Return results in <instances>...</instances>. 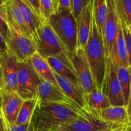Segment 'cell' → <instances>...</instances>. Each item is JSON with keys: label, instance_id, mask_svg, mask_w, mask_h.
<instances>
[{"label": "cell", "instance_id": "83f0119b", "mask_svg": "<svg viewBox=\"0 0 131 131\" xmlns=\"http://www.w3.org/2000/svg\"><path fill=\"white\" fill-rule=\"evenodd\" d=\"M91 0H70V10L75 19Z\"/></svg>", "mask_w": 131, "mask_h": 131}, {"label": "cell", "instance_id": "1f68e13d", "mask_svg": "<svg viewBox=\"0 0 131 131\" xmlns=\"http://www.w3.org/2000/svg\"><path fill=\"white\" fill-rule=\"evenodd\" d=\"M127 110L128 120H129V126H131V88L129 100L127 104Z\"/></svg>", "mask_w": 131, "mask_h": 131}, {"label": "cell", "instance_id": "f35d334b", "mask_svg": "<svg viewBox=\"0 0 131 131\" xmlns=\"http://www.w3.org/2000/svg\"></svg>", "mask_w": 131, "mask_h": 131}, {"label": "cell", "instance_id": "e0dca14e", "mask_svg": "<svg viewBox=\"0 0 131 131\" xmlns=\"http://www.w3.org/2000/svg\"><path fill=\"white\" fill-rule=\"evenodd\" d=\"M93 113H94L101 120L106 122L118 124V125H125V124L129 125L126 106H110L101 110L99 112Z\"/></svg>", "mask_w": 131, "mask_h": 131}, {"label": "cell", "instance_id": "7c38bea8", "mask_svg": "<svg viewBox=\"0 0 131 131\" xmlns=\"http://www.w3.org/2000/svg\"><path fill=\"white\" fill-rule=\"evenodd\" d=\"M24 100L14 92H3L0 95V110L10 125L15 124Z\"/></svg>", "mask_w": 131, "mask_h": 131}, {"label": "cell", "instance_id": "f1b7e54d", "mask_svg": "<svg viewBox=\"0 0 131 131\" xmlns=\"http://www.w3.org/2000/svg\"><path fill=\"white\" fill-rule=\"evenodd\" d=\"M121 21L122 28L123 34H124V39H125V44H126L127 51L128 54V60H129V67L131 69V35L127 27L126 24L124 22V20L120 19Z\"/></svg>", "mask_w": 131, "mask_h": 131}, {"label": "cell", "instance_id": "ba28073f", "mask_svg": "<svg viewBox=\"0 0 131 131\" xmlns=\"http://www.w3.org/2000/svg\"><path fill=\"white\" fill-rule=\"evenodd\" d=\"M18 60L6 50L0 60V90L3 92H17L18 78Z\"/></svg>", "mask_w": 131, "mask_h": 131}, {"label": "cell", "instance_id": "836d02e7", "mask_svg": "<svg viewBox=\"0 0 131 131\" xmlns=\"http://www.w3.org/2000/svg\"><path fill=\"white\" fill-rule=\"evenodd\" d=\"M0 131H5V128H4V124H3V120L1 110H0Z\"/></svg>", "mask_w": 131, "mask_h": 131}, {"label": "cell", "instance_id": "ffe728a7", "mask_svg": "<svg viewBox=\"0 0 131 131\" xmlns=\"http://www.w3.org/2000/svg\"><path fill=\"white\" fill-rule=\"evenodd\" d=\"M46 60H47V63H49L53 72L63 77L69 81L71 82L77 87L82 90L80 83H79V81L74 69L68 66L63 61L57 58L48 57Z\"/></svg>", "mask_w": 131, "mask_h": 131}, {"label": "cell", "instance_id": "4dcf8cb0", "mask_svg": "<svg viewBox=\"0 0 131 131\" xmlns=\"http://www.w3.org/2000/svg\"><path fill=\"white\" fill-rule=\"evenodd\" d=\"M40 17L39 11V0H25ZM41 18V17H40Z\"/></svg>", "mask_w": 131, "mask_h": 131}, {"label": "cell", "instance_id": "5b68a950", "mask_svg": "<svg viewBox=\"0 0 131 131\" xmlns=\"http://www.w3.org/2000/svg\"><path fill=\"white\" fill-rule=\"evenodd\" d=\"M6 49L17 59L19 62L28 61L37 52L33 38L23 35L8 24V31L5 39Z\"/></svg>", "mask_w": 131, "mask_h": 131}, {"label": "cell", "instance_id": "8fae6325", "mask_svg": "<svg viewBox=\"0 0 131 131\" xmlns=\"http://www.w3.org/2000/svg\"><path fill=\"white\" fill-rule=\"evenodd\" d=\"M104 92L107 95L111 106H126L123 95L122 89L116 75L115 65L108 58Z\"/></svg>", "mask_w": 131, "mask_h": 131}, {"label": "cell", "instance_id": "ac0fdd59", "mask_svg": "<svg viewBox=\"0 0 131 131\" xmlns=\"http://www.w3.org/2000/svg\"><path fill=\"white\" fill-rule=\"evenodd\" d=\"M54 75L59 88L63 92L79 107L84 110H88L86 106L83 91L58 74L54 72Z\"/></svg>", "mask_w": 131, "mask_h": 131}, {"label": "cell", "instance_id": "44dd1931", "mask_svg": "<svg viewBox=\"0 0 131 131\" xmlns=\"http://www.w3.org/2000/svg\"><path fill=\"white\" fill-rule=\"evenodd\" d=\"M84 101L87 110L93 112H99L111 106L106 93L97 89V87L84 94Z\"/></svg>", "mask_w": 131, "mask_h": 131}, {"label": "cell", "instance_id": "277c9868", "mask_svg": "<svg viewBox=\"0 0 131 131\" xmlns=\"http://www.w3.org/2000/svg\"><path fill=\"white\" fill-rule=\"evenodd\" d=\"M66 49L69 56L77 49V23L70 9L52 14L47 21Z\"/></svg>", "mask_w": 131, "mask_h": 131}, {"label": "cell", "instance_id": "4316f807", "mask_svg": "<svg viewBox=\"0 0 131 131\" xmlns=\"http://www.w3.org/2000/svg\"><path fill=\"white\" fill-rule=\"evenodd\" d=\"M8 31V24L7 22L6 13L5 10L4 2L0 0V33L5 38L7 35Z\"/></svg>", "mask_w": 131, "mask_h": 131}, {"label": "cell", "instance_id": "484cf974", "mask_svg": "<svg viewBox=\"0 0 131 131\" xmlns=\"http://www.w3.org/2000/svg\"><path fill=\"white\" fill-rule=\"evenodd\" d=\"M40 15L43 21H48L53 13L52 0H39Z\"/></svg>", "mask_w": 131, "mask_h": 131}, {"label": "cell", "instance_id": "d590c367", "mask_svg": "<svg viewBox=\"0 0 131 131\" xmlns=\"http://www.w3.org/2000/svg\"><path fill=\"white\" fill-rule=\"evenodd\" d=\"M127 27L128 29H129V32H130V33L131 35V25H127Z\"/></svg>", "mask_w": 131, "mask_h": 131}, {"label": "cell", "instance_id": "6da1fadb", "mask_svg": "<svg viewBox=\"0 0 131 131\" xmlns=\"http://www.w3.org/2000/svg\"><path fill=\"white\" fill-rule=\"evenodd\" d=\"M88 111L74 102L39 104L32 121L36 131H54L60 125L78 118Z\"/></svg>", "mask_w": 131, "mask_h": 131}, {"label": "cell", "instance_id": "603a6c76", "mask_svg": "<svg viewBox=\"0 0 131 131\" xmlns=\"http://www.w3.org/2000/svg\"><path fill=\"white\" fill-rule=\"evenodd\" d=\"M38 104L39 100L38 97L30 99L24 100L17 117L15 125H24L30 122Z\"/></svg>", "mask_w": 131, "mask_h": 131}, {"label": "cell", "instance_id": "4fadbf2b", "mask_svg": "<svg viewBox=\"0 0 131 131\" xmlns=\"http://www.w3.org/2000/svg\"><path fill=\"white\" fill-rule=\"evenodd\" d=\"M92 20V2H90L83 9L76 18L77 23V49H84L90 37Z\"/></svg>", "mask_w": 131, "mask_h": 131}, {"label": "cell", "instance_id": "d6a6232c", "mask_svg": "<svg viewBox=\"0 0 131 131\" xmlns=\"http://www.w3.org/2000/svg\"><path fill=\"white\" fill-rule=\"evenodd\" d=\"M128 128H129V125H124L120 127L117 128V129H114V130L110 131H127V130Z\"/></svg>", "mask_w": 131, "mask_h": 131}, {"label": "cell", "instance_id": "74e56055", "mask_svg": "<svg viewBox=\"0 0 131 131\" xmlns=\"http://www.w3.org/2000/svg\"><path fill=\"white\" fill-rule=\"evenodd\" d=\"M1 1H3V2H4V1H5V0H1Z\"/></svg>", "mask_w": 131, "mask_h": 131}, {"label": "cell", "instance_id": "52a82bcc", "mask_svg": "<svg viewBox=\"0 0 131 131\" xmlns=\"http://www.w3.org/2000/svg\"><path fill=\"white\" fill-rule=\"evenodd\" d=\"M40 81V78L35 71L29 60L18 62L17 93L23 100L37 97V89Z\"/></svg>", "mask_w": 131, "mask_h": 131}, {"label": "cell", "instance_id": "f546056e", "mask_svg": "<svg viewBox=\"0 0 131 131\" xmlns=\"http://www.w3.org/2000/svg\"><path fill=\"white\" fill-rule=\"evenodd\" d=\"M52 2H53L52 14L67 9H70V0H52Z\"/></svg>", "mask_w": 131, "mask_h": 131}, {"label": "cell", "instance_id": "30bf717a", "mask_svg": "<svg viewBox=\"0 0 131 131\" xmlns=\"http://www.w3.org/2000/svg\"><path fill=\"white\" fill-rule=\"evenodd\" d=\"M70 58L83 92L84 94L89 93L96 86L84 49H77L75 52L70 56Z\"/></svg>", "mask_w": 131, "mask_h": 131}, {"label": "cell", "instance_id": "3957f363", "mask_svg": "<svg viewBox=\"0 0 131 131\" xmlns=\"http://www.w3.org/2000/svg\"><path fill=\"white\" fill-rule=\"evenodd\" d=\"M34 40L37 52L42 58H57L74 69L69 53L48 22L41 23L36 31Z\"/></svg>", "mask_w": 131, "mask_h": 131}, {"label": "cell", "instance_id": "7a4b0ae2", "mask_svg": "<svg viewBox=\"0 0 131 131\" xmlns=\"http://www.w3.org/2000/svg\"><path fill=\"white\" fill-rule=\"evenodd\" d=\"M93 81L97 88L104 91L107 70V61L102 36L99 32L94 20H92L90 37L84 48Z\"/></svg>", "mask_w": 131, "mask_h": 131}, {"label": "cell", "instance_id": "d6986e66", "mask_svg": "<svg viewBox=\"0 0 131 131\" xmlns=\"http://www.w3.org/2000/svg\"><path fill=\"white\" fill-rule=\"evenodd\" d=\"M28 60L41 79L47 81L56 86L59 87L54 78L53 71L46 59L42 58L37 52H35Z\"/></svg>", "mask_w": 131, "mask_h": 131}, {"label": "cell", "instance_id": "d4e9b609", "mask_svg": "<svg viewBox=\"0 0 131 131\" xmlns=\"http://www.w3.org/2000/svg\"><path fill=\"white\" fill-rule=\"evenodd\" d=\"M118 79L122 89L125 104H127L131 88V69L130 67L115 66Z\"/></svg>", "mask_w": 131, "mask_h": 131}, {"label": "cell", "instance_id": "9a60e30c", "mask_svg": "<svg viewBox=\"0 0 131 131\" xmlns=\"http://www.w3.org/2000/svg\"><path fill=\"white\" fill-rule=\"evenodd\" d=\"M4 5L8 24L24 35L33 38L15 0H5Z\"/></svg>", "mask_w": 131, "mask_h": 131}, {"label": "cell", "instance_id": "8d00e7d4", "mask_svg": "<svg viewBox=\"0 0 131 131\" xmlns=\"http://www.w3.org/2000/svg\"><path fill=\"white\" fill-rule=\"evenodd\" d=\"M127 131H131V126H129V128H128Z\"/></svg>", "mask_w": 131, "mask_h": 131}, {"label": "cell", "instance_id": "8992f818", "mask_svg": "<svg viewBox=\"0 0 131 131\" xmlns=\"http://www.w3.org/2000/svg\"><path fill=\"white\" fill-rule=\"evenodd\" d=\"M122 125H124L102 121L94 113L88 111L78 118L60 125L54 131H110Z\"/></svg>", "mask_w": 131, "mask_h": 131}, {"label": "cell", "instance_id": "5bb4252c", "mask_svg": "<svg viewBox=\"0 0 131 131\" xmlns=\"http://www.w3.org/2000/svg\"><path fill=\"white\" fill-rule=\"evenodd\" d=\"M37 97L39 100V104L74 102L59 87L42 79H41L40 83L38 86Z\"/></svg>", "mask_w": 131, "mask_h": 131}, {"label": "cell", "instance_id": "cb8c5ba5", "mask_svg": "<svg viewBox=\"0 0 131 131\" xmlns=\"http://www.w3.org/2000/svg\"><path fill=\"white\" fill-rule=\"evenodd\" d=\"M92 15L99 32L102 35L107 17V4L106 0H92Z\"/></svg>", "mask_w": 131, "mask_h": 131}, {"label": "cell", "instance_id": "9c48e42d", "mask_svg": "<svg viewBox=\"0 0 131 131\" xmlns=\"http://www.w3.org/2000/svg\"><path fill=\"white\" fill-rule=\"evenodd\" d=\"M106 1L107 9V17L102 30V36L106 57L108 58L117 37L120 18L115 0Z\"/></svg>", "mask_w": 131, "mask_h": 131}, {"label": "cell", "instance_id": "e575fe53", "mask_svg": "<svg viewBox=\"0 0 131 131\" xmlns=\"http://www.w3.org/2000/svg\"><path fill=\"white\" fill-rule=\"evenodd\" d=\"M5 52H4V51H3L2 50L0 49V60L2 59V58L4 56V54H5Z\"/></svg>", "mask_w": 131, "mask_h": 131}, {"label": "cell", "instance_id": "2e32d148", "mask_svg": "<svg viewBox=\"0 0 131 131\" xmlns=\"http://www.w3.org/2000/svg\"><path fill=\"white\" fill-rule=\"evenodd\" d=\"M107 58L115 66L129 67L126 44L123 34L120 20L118 26L117 37Z\"/></svg>", "mask_w": 131, "mask_h": 131}, {"label": "cell", "instance_id": "7402d4cb", "mask_svg": "<svg viewBox=\"0 0 131 131\" xmlns=\"http://www.w3.org/2000/svg\"><path fill=\"white\" fill-rule=\"evenodd\" d=\"M15 1L34 39L36 31L43 20L25 0H15Z\"/></svg>", "mask_w": 131, "mask_h": 131}]
</instances>
